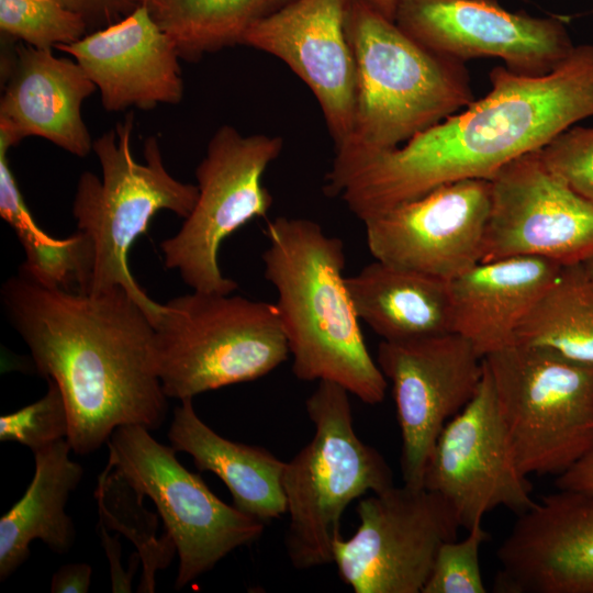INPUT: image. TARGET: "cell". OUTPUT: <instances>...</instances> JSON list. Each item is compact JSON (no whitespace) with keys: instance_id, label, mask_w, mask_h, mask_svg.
I'll list each match as a JSON object with an SVG mask.
<instances>
[{"instance_id":"37","label":"cell","mask_w":593,"mask_h":593,"mask_svg":"<svg viewBox=\"0 0 593 593\" xmlns=\"http://www.w3.org/2000/svg\"><path fill=\"white\" fill-rule=\"evenodd\" d=\"M387 18L394 20V13L399 0H361Z\"/></svg>"},{"instance_id":"36","label":"cell","mask_w":593,"mask_h":593,"mask_svg":"<svg viewBox=\"0 0 593 593\" xmlns=\"http://www.w3.org/2000/svg\"><path fill=\"white\" fill-rule=\"evenodd\" d=\"M101 542L110 561L112 592H131L133 573H126L121 567V546L118 538L108 535V529L99 524Z\"/></svg>"},{"instance_id":"19","label":"cell","mask_w":593,"mask_h":593,"mask_svg":"<svg viewBox=\"0 0 593 593\" xmlns=\"http://www.w3.org/2000/svg\"><path fill=\"white\" fill-rule=\"evenodd\" d=\"M71 56L108 112L178 104L183 79L177 47L142 4L122 20L57 48Z\"/></svg>"},{"instance_id":"35","label":"cell","mask_w":593,"mask_h":593,"mask_svg":"<svg viewBox=\"0 0 593 593\" xmlns=\"http://www.w3.org/2000/svg\"><path fill=\"white\" fill-rule=\"evenodd\" d=\"M556 486L593 494V448L557 475Z\"/></svg>"},{"instance_id":"23","label":"cell","mask_w":593,"mask_h":593,"mask_svg":"<svg viewBox=\"0 0 593 593\" xmlns=\"http://www.w3.org/2000/svg\"><path fill=\"white\" fill-rule=\"evenodd\" d=\"M345 282L360 322L382 340L454 333L447 280L374 259Z\"/></svg>"},{"instance_id":"25","label":"cell","mask_w":593,"mask_h":593,"mask_svg":"<svg viewBox=\"0 0 593 593\" xmlns=\"http://www.w3.org/2000/svg\"><path fill=\"white\" fill-rule=\"evenodd\" d=\"M515 344L593 365V277L583 262L561 267L521 323Z\"/></svg>"},{"instance_id":"26","label":"cell","mask_w":593,"mask_h":593,"mask_svg":"<svg viewBox=\"0 0 593 593\" xmlns=\"http://www.w3.org/2000/svg\"><path fill=\"white\" fill-rule=\"evenodd\" d=\"M294 0H145L152 18L175 43L179 56L197 61L239 45L258 22Z\"/></svg>"},{"instance_id":"9","label":"cell","mask_w":593,"mask_h":593,"mask_svg":"<svg viewBox=\"0 0 593 593\" xmlns=\"http://www.w3.org/2000/svg\"><path fill=\"white\" fill-rule=\"evenodd\" d=\"M107 446V466L141 497L153 501L175 544L179 557L177 590L264 534L265 523L219 499L199 474L179 462L174 447L157 441L146 427L121 426Z\"/></svg>"},{"instance_id":"7","label":"cell","mask_w":593,"mask_h":593,"mask_svg":"<svg viewBox=\"0 0 593 593\" xmlns=\"http://www.w3.org/2000/svg\"><path fill=\"white\" fill-rule=\"evenodd\" d=\"M349 394L337 383L318 381L305 402L314 435L283 470L289 515L284 545L300 570L334 562L346 507L368 492L394 485L383 456L355 432Z\"/></svg>"},{"instance_id":"4","label":"cell","mask_w":593,"mask_h":593,"mask_svg":"<svg viewBox=\"0 0 593 593\" xmlns=\"http://www.w3.org/2000/svg\"><path fill=\"white\" fill-rule=\"evenodd\" d=\"M346 30L356 65L355 114L334 159L398 147L474 100L465 63L428 49L361 0H350Z\"/></svg>"},{"instance_id":"12","label":"cell","mask_w":593,"mask_h":593,"mask_svg":"<svg viewBox=\"0 0 593 593\" xmlns=\"http://www.w3.org/2000/svg\"><path fill=\"white\" fill-rule=\"evenodd\" d=\"M490 183L480 262L537 257L568 266L593 256V204L545 165L540 150L508 163Z\"/></svg>"},{"instance_id":"30","label":"cell","mask_w":593,"mask_h":593,"mask_svg":"<svg viewBox=\"0 0 593 593\" xmlns=\"http://www.w3.org/2000/svg\"><path fill=\"white\" fill-rule=\"evenodd\" d=\"M46 393L37 401L0 417V440L19 443L34 454L69 433L68 411L57 384L46 380Z\"/></svg>"},{"instance_id":"29","label":"cell","mask_w":593,"mask_h":593,"mask_svg":"<svg viewBox=\"0 0 593 593\" xmlns=\"http://www.w3.org/2000/svg\"><path fill=\"white\" fill-rule=\"evenodd\" d=\"M0 30L41 49L72 44L89 31L82 16L58 0H0Z\"/></svg>"},{"instance_id":"20","label":"cell","mask_w":593,"mask_h":593,"mask_svg":"<svg viewBox=\"0 0 593 593\" xmlns=\"http://www.w3.org/2000/svg\"><path fill=\"white\" fill-rule=\"evenodd\" d=\"M0 139L11 147L36 136L78 157L93 141L81 105L96 90L80 65L22 42L1 56Z\"/></svg>"},{"instance_id":"14","label":"cell","mask_w":593,"mask_h":593,"mask_svg":"<svg viewBox=\"0 0 593 593\" xmlns=\"http://www.w3.org/2000/svg\"><path fill=\"white\" fill-rule=\"evenodd\" d=\"M377 363L392 383L401 432L403 483L423 486L424 473L446 423L474 396L483 358L457 333L382 340Z\"/></svg>"},{"instance_id":"18","label":"cell","mask_w":593,"mask_h":593,"mask_svg":"<svg viewBox=\"0 0 593 593\" xmlns=\"http://www.w3.org/2000/svg\"><path fill=\"white\" fill-rule=\"evenodd\" d=\"M500 593H593V494L561 490L519 514L496 551Z\"/></svg>"},{"instance_id":"28","label":"cell","mask_w":593,"mask_h":593,"mask_svg":"<svg viewBox=\"0 0 593 593\" xmlns=\"http://www.w3.org/2000/svg\"><path fill=\"white\" fill-rule=\"evenodd\" d=\"M99 508V524L118 530L137 549L143 564L138 592L155 591V573L169 566L176 550L166 533L157 537L158 516L143 505V497L115 470L105 467L99 474L94 492Z\"/></svg>"},{"instance_id":"15","label":"cell","mask_w":593,"mask_h":593,"mask_svg":"<svg viewBox=\"0 0 593 593\" xmlns=\"http://www.w3.org/2000/svg\"><path fill=\"white\" fill-rule=\"evenodd\" d=\"M394 22L437 54L500 58L526 76L553 71L575 47L562 19L513 12L496 0H399Z\"/></svg>"},{"instance_id":"31","label":"cell","mask_w":593,"mask_h":593,"mask_svg":"<svg viewBox=\"0 0 593 593\" xmlns=\"http://www.w3.org/2000/svg\"><path fill=\"white\" fill-rule=\"evenodd\" d=\"M462 540H449L439 548L422 593H485L479 552L489 535L482 523Z\"/></svg>"},{"instance_id":"38","label":"cell","mask_w":593,"mask_h":593,"mask_svg":"<svg viewBox=\"0 0 593 593\" xmlns=\"http://www.w3.org/2000/svg\"><path fill=\"white\" fill-rule=\"evenodd\" d=\"M589 273L593 277V256L583 262Z\"/></svg>"},{"instance_id":"34","label":"cell","mask_w":593,"mask_h":593,"mask_svg":"<svg viewBox=\"0 0 593 593\" xmlns=\"http://www.w3.org/2000/svg\"><path fill=\"white\" fill-rule=\"evenodd\" d=\"M92 568L85 562L61 566L52 577V593H87L90 588Z\"/></svg>"},{"instance_id":"3","label":"cell","mask_w":593,"mask_h":593,"mask_svg":"<svg viewBox=\"0 0 593 593\" xmlns=\"http://www.w3.org/2000/svg\"><path fill=\"white\" fill-rule=\"evenodd\" d=\"M265 233V278L277 291L293 374L337 383L366 404L382 402L388 382L346 287L342 239L304 217H276Z\"/></svg>"},{"instance_id":"16","label":"cell","mask_w":593,"mask_h":593,"mask_svg":"<svg viewBox=\"0 0 593 593\" xmlns=\"http://www.w3.org/2000/svg\"><path fill=\"white\" fill-rule=\"evenodd\" d=\"M490 180L446 183L363 221L376 260L450 281L481 261Z\"/></svg>"},{"instance_id":"10","label":"cell","mask_w":593,"mask_h":593,"mask_svg":"<svg viewBox=\"0 0 593 593\" xmlns=\"http://www.w3.org/2000/svg\"><path fill=\"white\" fill-rule=\"evenodd\" d=\"M282 148L278 135H244L227 124L210 138L195 169V204L180 230L160 243L166 268L177 270L192 290L231 294L237 289L221 271L220 246L269 212L272 197L262 178Z\"/></svg>"},{"instance_id":"27","label":"cell","mask_w":593,"mask_h":593,"mask_svg":"<svg viewBox=\"0 0 593 593\" xmlns=\"http://www.w3.org/2000/svg\"><path fill=\"white\" fill-rule=\"evenodd\" d=\"M10 148L0 141V214L24 249L21 267L44 284L86 292L93 267L88 236L77 231L66 238H56L36 224L10 168Z\"/></svg>"},{"instance_id":"21","label":"cell","mask_w":593,"mask_h":593,"mask_svg":"<svg viewBox=\"0 0 593 593\" xmlns=\"http://www.w3.org/2000/svg\"><path fill=\"white\" fill-rule=\"evenodd\" d=\"M561 267L537 257L477 264L449 281L454 333L482 358L515 344L521 323Z\"/></svg>"},{"instance_id":"33","label":"cell","mask_w":593,"mask_h":593,"mask_svg":"<svg viewBox=\"0 0 593 593\" xmlns=\"http://www.w3.org/2000/svg\"><path fill=\"white\" fill-rule=\"evenodd\" d=\"M82 16L89 31L115 23L131 14L145 0H58Z\"/></svg>"},{"instance_id":"32","label":"cell","mask_w":593,"mask_h":593,"mask_svg":"<svg viewBox=\"0 0 593 593\" xmlns=\"http://www.w3.org/2000/svg\"><path fill=\"white\" fill-rule=\"evenodd\" d=\"M545 165L593 204V126H571L540 149Z\"/></svg>"},{"instance_id":"13","label":"cell","mask_w":593,"mask_h":593,"mask_svg":"<svg viewBox=\"0 0 593 593\" xmlns=\"http://www.w3.org/2000/svg\"><path fill=\"white\" fill-rule=\"evenodd\" d=\"M423 486L439 494L467 530L499 506L519 515L536 504L515 462L484 360L477 393L437 438Z\"/></svg>"},{"instance_id":"22","label":"cell","mask_w":593,"mask_h":593,"mask_svg":"<svg viewBox=\"0 0 593 593\" xmlns=\"http://www.w3.org/2000/svg\"><path fill=\"white\" fill-rule=\"evenodd\" d=\"M180 402L168 430L171 447L190 455L198 470L217 475L239 511L265 524L286 514V462L264 447L221 436L199 417L191 399Z\"/></svg>"},{"instance_id":"8","label":"cell","mask_w":593,"mask_h":593,"mask_svg":"<svg viewBox=\"0 0 593 593\" xmlns=\"http://www.w3.org/2000/svg\"><path fill=\"white\" fill-rule=\"evenodd\" d=\"M483 360L524 475H559L593 448V365L519 344Z\"/></svg>"},{"instance_id":"11","label":"cell","mask_w":593,"mask_h":593,"mask_svg":"<svg viewBox=\"0 0 593 593\" xmlns=\"http://www.w3.org/2000/svg\"><path fill=\"white\" fill-rule=\"evenodd\" d=\"M359 525L334 542L340 580L356 593H422L443 544L460 525L437 493L403 483L359 500Z\"/></svg>"},{"instance_id":"5","label":"cell","mask_w":593,"mask_h":593,"mask_svg":"<svg viewBox=\"0 0 593 593\" xmlns=\"http://www.w3.org/2000/svg\"><path fill=\"white\" fill-rule=\"evenodd\" d=\"M133 126L134 115L130 112L113 130L93 141L102 178L90 171L80 175L72 215L78 231L88 236L92 246L93 267L86 292L122 287L154 325L163 304L149 299L132 276L128 251L158 211L168 210L186 219L195 204L198 187L168 172L155 135L144 142V161H136L131 150Z\"/></svg>"},{"instance_id":"17","label":"cell","mask_w":593,"mask_h":593,"mask_svg":"<svg viewBox=\"0 0 593 593\" xmlns=\"http://www.w3.org/2000/svg\"><path fill=\"white\" fill-rule=\"evenodd\" d=\"M350 0H294L250 27L239 45L283 61L311 90L335 149L353 130L356 65L347 35Z\"/></svg>"},{"instance_id":"6","label":"cell","mask_w":593,"mask_h":593,"mask_svg":"<svg viewBox=\"0 0 593 593\" xmlns=\"http://www.w3.org/2000/svg\"><path fill=\"white\" fill-rule=\"evenodd\" d=\"M154 362L167 398L259 379L290 356L276 304L193 290L163 304Z\"/></svg>"},{"instance_id":"1","label":"cell","mask_w":593,"mask_h":593,"mask_svg":"<svg viewBox=\"0 0 593 593\" xmlns=\"http://www.w3.org/2000/svg\"><path fill=\"white\" fill-rule=\"evenodd\" d=\"M489 79L483 98L406 143L333 161L325 194L339 197L363 222L446 183L491 180L508 163L593 115V44L575 45L547 75L497 66Z\"/></svg>"},{"instance_id":"24","label":"cell","mask_w":593,"mask_h":593,"mask_svg":"<svg viewBox=\"0 0 593 593\" xmlns=\"http://www.w3.org/2000/svg\"><path fill=\"white\" fill-rule=\"evenodd\" d=\"M68 439L34 452L33 479L23 496L0 518V580H7L30 557L38 539L57 555L75 544L76 528L66 513L70 493L83 477L82 466L70 459Z\"/></svg>"},{"instance_id":"2","label":"cell","mask_w":593,"mask_h":593,"mask_svg":"<svg viewBox=\"0 0 593 593\" xmlns=\"http://www.w3.org/2000/svg\"><path fill=\"white\" fill-rule=\"evenodd\" d=\"M0 299L37 372L61 392L74 452L98 450L121 426L164 424L168 398L155 369L154 326L124 288L66 290L20 266Z\"/></svg>"}]
</instances>
